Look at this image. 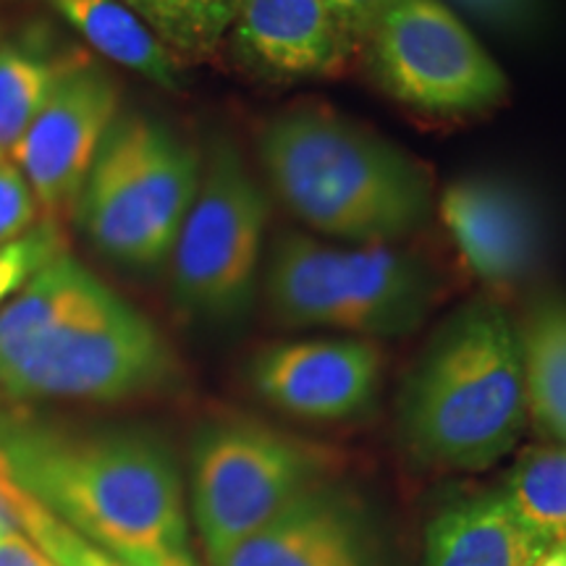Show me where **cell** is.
Returning <instances> with one entry per match:
<instances>
[{"label":"cell","mask_w":566,"mask_h":566,"mask_svg":"<svg viewBox=\"0 0 566 566\" xmlns=\"http://www.w3.org/2000/svg\"><path fill=\"white\" fill-rule=\"evenodd\" d=\"M380 375L378 346L354 336L273 342L247 365V380L268 407L323 424L365 415L378 399Z\"/></svg>","instance_id":"11"},{"label":"cell","mask_w":566,"mask_h":566,"mask_svg":"<svg viewBox=\"0 0 566 566\" xmlns=\"http://www.w3.org/2000/svg\"><path fill=\"white\" fill-rule=\"evenodd\" d=\"M38 218V200L11 158L0 155V247L30 231Z\"/></svg>","instance_id":"23"},{"label":"cell","mask_w":566,"mask_h":566,"mask_svg":"<svg viewBox=\"0 0 566 566\" xmlns=\"http://www.w3.org/2000/svg\"><path fill=\"white\" fill-rule=\"evenodd\" d=\"M51 3L105 61L129 69L163 90L181 87L179 61L124 3L118 0H51Z\"/></svg>","instance_id":"16"},{"label":"cell","mask_w":566,"mask_h":566,"mask_svg":"<svg viewBox=\"0 0 566 566\" xmlns=\"http://www.w3.org/2000/svg\"><path fill=\"white\" fill-rule=\"evenodd\" d=\"M254 145L271 195L317 237L399 244L436 212L428 168L328 105L273 113Z\"/></svg>","instance_id":"3"},{"label":"cell","mask_w":566,"mask_h":566,"mask_svg":"<svg viewBox=\"0 0 566 566\" xmlns=\"http://www.w3.org/2000/svg\"><path fill=\"white\" fill-rule=\"evenodd\" d=\"M399 438L424 467L480 472L525 433L527 388L520 325L491 296L446 317L407 375Z\"/></svg>","instance_id":"4"},{"label":"cell","mask_w":566,"mask_h":566,"mask_svg":"<svg viewBox=\"0 0 566 566\" xmlns=\"http://www.w3.org/2000/svg\"><path fill=\"white\" fill-rule=\"evenodd\" d=\"M535 566H566V541L551 546L546 554L537 558Z\"/></svg>","instance_id":"28"},{"label":"cell","mask_w":566,"mask_h":566,"mask_svg":"<svg viewBox=\"0 0 566 566\" xmlns=\"http://www.w3.org/2000/svg\"><path fill=\"white\" fill-rule=\"evenodd\" d=\"M80 53L61 55L40 40H0V155L11 158L55 84Z\"/></svg>","instance_id":"18"},{"label":"cell","mask_w":566,"mask_h":566,"mask_svg":"<svg viewBox=\"0 0 566 566\" xmlns=\"http://www.w3.org/2000/svg\"><path fill=\"white\" fill-rule=\"evenodd\" d=\"M530 422L566 449V302L546 300L520 323Z\"/></svg>","instance_id":"17"},{"label":"cell","mask_w":566,"mask_h":566,"mask_svg":"<svg viewBox=\"0 0 566 566\" xmlns=\"http://www.w3.org/2000/svg\"><path fill=\"white\" fill-rule=\"evenodd\" d=\"M66 252L55 221L32 226L11 244L0 247V307L13 300L34 273Z\"/></svg>","instance_id":"21"},{"label":"cell","mask_w":566,"mask_h":566,"mask_svg":"<svg viewBox=\"0 0 566 566\" xmlns=\"http://www.w3.org/2000/svg\"><path fill=\"white\" fill-rule=\"evenodd\" d=\"M226 40L239 66L273 84L334 80L359 53L325 0H242Z\"/></svg>","instance_id":"13"},{"label":"cell","mask_w":566,"mask_h":566,"mask_svg":"<svg viewBox=\"0 0 566 566\" xmlns=\"http://www.w3.org/2000/svg\"><path fill=\"white\" fill-rule=\"evenodd\" d=\"M263 292L286 328L396 338L420 328L441 296L428 260L399 244H334L307 231L273 237Z\"/></svg>","instance_id":"5"},{"label":"cell","mask_w":566,"mask_h":566,"mask_svg":"<svg viewBox=\"0 0 566 566\" xmlns=\"http://www.w3.org/2000/svg\"><path fill=\"white\" fill-rule=\"evenodd\" d=\"M174 59H208L229 38L242 0H118Z\"/></svg>","instance_id":"20"},{"label":"cell","mask_w":566,"mask_h":566,"mask_svg":"<svg viewBox=\"0 0 566 566\" xmlns=\"http://www.w3.org/2000/svg\"><path fill=\"white\" fill-rule=\"evenodd\" d=\"M454 3L501 30H525L537 17V0H454Z\"/></svg>","instance_id":"24"},{"label":"cell","mask_w":566,"mask_h":566,"mask_svg":"<svg viewBox=\"0 0 566 566\" xmlns=\"http://www.w3.org/2000/svg\"><path fill=\"white\" fill-rule=\"evenodd\" d=\"M118 113L122 92L116 80L87 55H76L11 153L48 221L76 205Z\"/></svg>","instance_id":"10"},{"label":"cell","mask_w":566,"mask_h":566,"mask_svg":"<svg viewBox=\"0 0 566 566\" xmlns=\"http://www.w3.org/2000/svg\"><path fill=\"white\" fill-rule=\"evenodd\" d=\"M176 373L150 317L69 252L0 307V391L11 399L113 405L160 391Z\"/></svg>","instance_id":"2"},{"label":"cell","mask_w":566,"mask_h":566,"mask_svg":"<svg viewBox=\"0 0 566 566\" xmlns=\"http://www.w3.org/2000/svg\"><path fill=\"white\" fill-rule=\"evenodd\" d=\"M271 195L242 150L212 139L200 187L171 250V294L187 315L231 323L252 310L265 265Z\"/></svg>","instance_id":"7"},{"label":"cell","mask_w":566,"mask_h":566,"mask_svg":"<svg viewBox=\"0 0 566 566\" xmlns=\"http://www.w3.org/2000/svg\"><path fill=\"white\" fill-rule=\"evenodd\" d=\"M522 522L537 537L556 546L566 541V449L535 446L516 459L499 488Z\"/></svg>","instance_id":"19"},{"label":"cell","mask_w":566,"mask_h":566,"mask_svg":"<svg viewBox=\"0 0 566 566\" xmlns=\"http://www.w3.org/2000/svg\"><path fill=\"white\" fill-rule=\"evenodd\" d=\"M210 566H378L363 506L331 483L317 485L275 520L216 556Z\"/></svg>","instance_id":"14"},{"label":"cell","mask_w":566,"mask_h":566,"mask_svg":"<svg viewBox=\"0 0 566 566\" xmlns=\"http://www.w3.org/2000/svg\"><path fill=\"white\" fill-rule=\"evenodd\" d=\"M32 506L34 499L13 478L9 462L0 454V533H24Z\"/></svg>","instance_id":"25"},{"label":"cell","mask_w":566,"mask_h":566,"mask_svg":"<svg viewBox=\"0 0 566 566\" xmlns=\"http://www.w3.org/2000/svg\"><path fill=\"white\" fill-rule=\"evenodd\" d=\"M200 174L202 153L187 137L145 113H118L76 197V221L113 263L158 271L171 258Z\"/></svg>","instance_id":"6"},{"label":"cell","mask_w":566,"mask_h":566,"mask_svg":"<svg viewBox=\"0 0 566 566\" xmlns=\"http://www.w3.org/2000/svg\"><path fill=\"white\" fill-rule=\"evenodd\" d=\"M548 548L495 488L459 499L430 520L422 566H535Z\"/></svg>","instance_id":"15"},{"label":"cell","mask_w":566,"mask_h":566,"mask_svg":"<svg viewBox=\"0 0 566 566\" xmlns=\"http://www.w3.org/2000/svg\"><path fill=\"white\" fill-rule=\"evenodd\" d=\"M0 566H59L24 533H0Z\"/></svg>","instance_id":"27"},{"label":"cell","mask_w":566,"mask_h":566,"mask_svg":"<svg viewBox=\"0 0 566 566\" xmlns=\"http://www.w3.org/2000/svg\"><path fill=\"white\" fill-rule=\"evenodd\" d=\"M325 3L331 6V11L336 13V19L342 21L346 34H349L359 51L367 32L373 30V24L391 0H325Z\"/></svg>","instance_id":"26"},{"label":"cell","mask_w":566,"mask_h":566,"mask_svg":"<svg viewBox=\"0 0 566 566\" xmlns=\"http://www.w3.org/2000/svg\"><path fill=\"white\" fill-rule=\"evenodd\" d=\"M24 535L32 537L59 566H132L122 558L111 556L108 551L92 546L82 535L63 525L61 520L34 501L30 516L24 522Z\"/></svg>","instance_id":"22"},{"label":"cell","mask_w":566,"mask_h":566,"mask_svg":"<svg viewBox=\"0 0 566 566\" xmlns=\"http://www.w3.org/2000/svg\"><path fill=\"white\" fill-rule=\"evenodd\" d=\"M357 59L378 92L420 116H483L509 95L504 69L443 0H391Z\"/></svg>","instance_id":"9"},{"label":"cell","mask_w":566,"mask_h":566,"mask_svg":"<svg viewBox=\"0 0 566 566\" xmlns=\"http://www.w3.org/2000/svg\"><path fill=\"white\" fill-rule=\"evenodd\" d=\"M0 454L21 488L92 546L132 566H200L179 467L158 438L0 415Z\"/></svg>","instance_id":"1"},{"label":"cell","mask_w":566,"mask_h":566,"mask_svg":"<svg viewBox=\"0 0 566 566\" xmlns=\"http://www.w3.org/2000/svg\"><path fill=\"white\" fill-rule=\"evenodd\" d=\"M462 265L485 286H512L535 271L543 252V221L514 184L464 176L446 184L436 200Z\"/></svg>","instance_id":"12"},{"label":"cell","mask_w":566,"mask_h":566,"mask_svg":"<svg viewBox=\"0 0 566 566\" xmlns=\"http://www.w3.org/2000/svg\"><path fill=\"white\" fill-rule=\"evenodd\" d=\"M334 464V451L273 424L244 417L205 424L192 443L189 491L208 562L328 483Z\"/></svg>","instance_id":"8"}]
</instances>
